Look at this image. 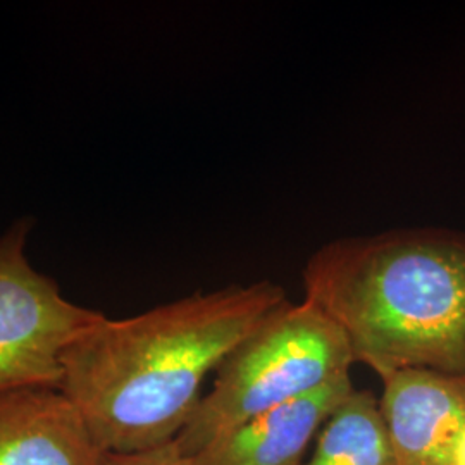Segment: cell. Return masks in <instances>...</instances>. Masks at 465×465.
I'll return each mask as SVG.
<instances>
[{"instance_id": "6da1fadb", "label": "cell", "mask_w": 465, "mask_h": 465, "mask_svg": "<svg viewBox=\"0 0 465 465\" xmlns=\"http://www.w3.org/2000/svg\"><path fill=\"white\" fill-rule=\"evenodd\" d=\"M284 302L282 286L262 280L130 319L102 316L64 351L59 390L104 451L164 447L183 431L209 372Z\"/></svg>"}, {"instance_id": "7a4b0ae2", "label": "cell", "mask_w": 465, "mask_h": 465, "mask_svg": "<svg viewBox=\"0 0 465 465\" xmlns=\"http://www.w3.org/2000/svg\"><path fill=\"white\" fill-rule=\"evenodd\" d=\"M305 299L381 380L420 369L465 381V232L397 228L324 243L302 271Z\"/></svg>"}, {"instance_id": "3957f363", "label": "cell", "mask_w": 465, "mask_h": 465, "mask_svg": "<svg viewBox=\"0 0 465 465\" xmlns=\"http://www.w3.org/2000/svg\"><path fill=\"white\" fill-rule=\"evenodd\" d=\"M353 364L332 319L307 300H286L224 357L174 445L193 459L224 432L349 374Z\"/></svg>"}, {"instance_id": "277c9868", "label": "cell", "mask_w": 465, "mask_h": 465, "mask_svg": "<svg viewBox=\"0 0 465 465\" xmlns=\"http://www.w3.org/2000/svg\"><path fill=\"white\" fill-rule=\"evenodd\" d=\"M30 221L0 236V393L61 388L63 355L104 316L71 303L26 257Z\"/></svg>"}, {"instance_id": "5b68a950", "label": "cell", "mask_w": 465, "mask_h": 465, "mask_svg": "<svg viewBox=\"0 0 465 465\" xmlns=\"http://www.w3.org/2000/svg\"><path fill=\"white\" fill-rule=\"evenodd\" d=\"M380 411L399 465H455L465 434V381L405 369L382 380Z\"/></svg>"}, {"instance_id": "8992f818", "label": "cell", "mask_w": 465, "mask_h": 465, "mask_svg": "<svg viewBox=\"0 0 465 465\" xmlns=\"http://www.w3.org/2000/svg\"><path fill=\"white\" fill-rule=\"evenodd\" d=\"M0 465H107L76 405L55 388L0 393Z\"/></svg>"}, {"instance_id": "52a82bcc", "label": "cell", "mask_w": 465, "mask_h": 465, "mask_svg": "<svg viewBox=\"0 0 465 465\" xmlns=\"http://www.w3.org/2000/svg\"><path fill=\"white\" fill-rule=\"evenodd\" d=\"M353 390L350 372L341 374L242 422L192 460L195 465H302L312 440Z\"/></svg>"}, {"instance_id": "ba28073f", "label": "cell", "mask_w": 465, "mask_h": 465, "mask_svg": "<svg viewBox=\"0 0 465 465\" xmlns=\"http://www.w3.org/2000/svg\"><path fill=\"white\" fill-rule=\"evenodd\" d=\"M302 465H399L372 391L350 393L319 432L312 457Z\"/></svg>"}, {"instance_id": "9c48e42d", "label": "cell", "mask_w": 465, "mask_h": 465, "mask_svg": "<svg viewBox=\"0 0 465 465\" xmlns=\"http://www.w3.org/2000/svg\"><path fill=\"white\" fill-rule=\"evenodd\" d=\"M107 465H195L178 447L167 443L159 449L138 453H107Z\"/></svg>"}, {"instance_id": "30bf717a", "label": "cell", "mask_w": 465, "mask_h": 465, "mask_svg": "<svg viewBox=\"0 0 465 465\" xmlns=\"http://www.w3.org/2000/svg\"><path fill=\"white\" fill-rule=\"evenodd\" d=\"M455 465H465V434L462 436L460 447H459V451H457V464Z\"/></svg>"}]
</instances>
